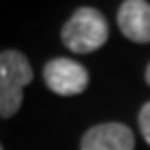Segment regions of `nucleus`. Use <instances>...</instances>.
<instances>
[{"mask_svg": "<svg viewBox=\"0 0 150 150\" xmlns=\"http://www.w3.org/2000/svg\"><path fill=\"white\" fill-rule=\"evenodd\" d=\"M0 150H4V148H2V144H0Z\"/></svg>", "mask_w": 150, "mask_h": 150, "instance_id": "nucleus-8", "label": "nucleus"}, {"mask_svg": "<svg viewBox=\"0 0 150 150\" xmlns=\"http://www.w3.org/2000/svg\"><path fill=\"white\" fill-rule=\"evenodd\" d=\"M33 69L19 50L0 52V117L17 115L23 104V88L31 83Z\"/></svg>", "mask_w": 150, "mask_h": 150, "instance_id": "nucleus-2", "label": "nucleus"}, {"mask_svg": "<svg viewBox=\"0 0 150 150\" xmlns=\"http://www.w3.org/2000/svg\"><path fill=\"white\" fill-rule=\"evenodd\" d=\"M88 69L71 59H52L44 65V83L59 96H75L88 88Z\"/></svg>", "mask_w": 150, "mask_h": 150, "instance_id": "nucleus-3", "label": "nucleus"}, {"mask_svg": "<svg viewBox=\"0 0 150 150\" xmlns=\"http://www.w3.org/2000/svg\"><path fill=\"white\" fill-rule=\"evenodd\" d=\"M117 25L121 33L131 42H150V2L144 0H125L117 13Z\"/></svg>", "mask_w": 150, "mask_h": 150, "instance_id": "nucleus-5", "label": "nucleus"}, {"mask_svg": "<svg viewBox=\"0 0 150 150\" xmlns=\"http://www.w3.org/2000/svg\"><path fill=\"white\" fill-rule=\"evenodd\" d=\"M146 83H148V86H150V65H148V67H146Z\"/></svg>", "mask_w": 150, "mask_h": 150, "instance_id": "nucleus-7", "label": "nucleus"}, {"mask_svg": "<svg viewBox=\"0 0 150 150\" xmlns=\"http://www.w3.org/2000/svg\"><path fill=\"white\" fill-rule=\"evenodd\" d=\"M136 138L131 129L123 123H100L90 127L81 142L79 150H134Z\"/></svg>", "mask_w": 150, "mask_h": 150, "instance_id": "nucleus-4", "label": "nucleus"}, {"mask_svg": "<svg viewBox=\"0 0 150 150\" xmlns=\"http://www.w3.org/2000/svg\"><path fill=\"white\" fill-rule=\"evenodd\" d=\"M61 38L71 52L90 54L106 44L108 23L100 11L92 8V6H81L63 25Z\"/></svg>", "mask_w": 150, "mask_h": 150, "instance_id": "nucleus-1", "label": "nucleus"}, {"mask_svg": "<svg viewBox=\"0 0 150 150\" xmlns=\"http://www.w3.org/2000/svg\"><path fill=\"white\" fill-rule=\"evenodd\" d=\"M138 121H140V131H142V136H144V140H146L148 146H150V102H146V104L142 106Z\"/></svg>", "mask_w": 150, "mask_h": 150, "instance_id": "nucleus-6", "label": "nucleus"}]
</instances>
